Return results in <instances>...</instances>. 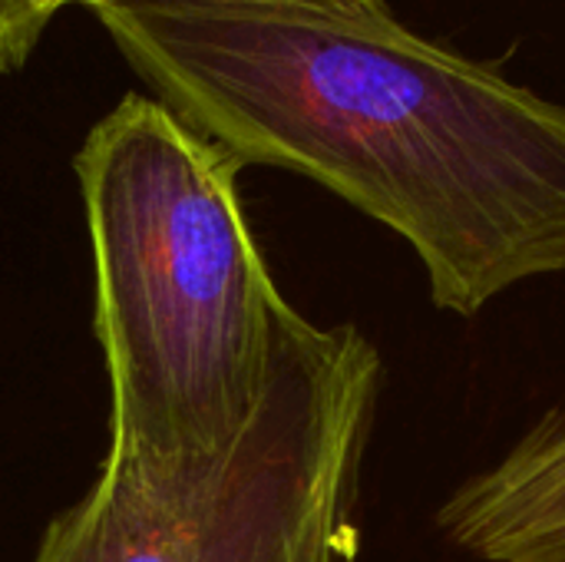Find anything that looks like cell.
Listing matches in <instances>:
<instances>
[{
  "instance_id": "6da1fadb",
  "label": "cell",
  "mask_w": 565,
  "mask_h": 562,
  "mask_svg": "<svg viewBox=\"0 0 565 562\" xmlns=\"http://www.w3.org/2000/svg\"><path fill=\"white\" fill-rule=\"evenodd\" d=\"M93 13L199 136L401 235L437 308L477 318L523 282L565 275V103L404 30L391 10L109 0Z\"/></svg>"
},
{
  "instance_id": "7a4b0ae2",
  "label": "cell",
  "mask_w": 565,
  "mask_h": 562,
  "mask_svg": "<svg viewBox=\"0 0 565 562\" xmlns=\"http://www.w3.org/2000/svg\"><path fill=\"white\" fill-rule=\"evenodd\" d=\"M93 248V331L109 374V460L222 454L255 414L288 308L225 149L146 96L73 156Z\"/></svg>"
},
{
  "instance_id": "3957f363",
  "label": "cell",
  "mask_w": 565,
  "mask_h": 562,
  "mask_svg": "<svg viewBox=\"0 0 565 562\" xmlns=\"http://www.w3.org/2000/svg\"><path fill=\"white\" fill-rule=\"evenodd\" d=\"M384 361L354 325L291 305L265 394L209 460H103L30 562H351Z\"/></svg>"
},
{
  "instance_id": "277c9868",
  "label": "cell",
  "mask_w": 565,
  "mask_h": 562,
  "mask_svg": "<svg viewBox=\"0 0 565 562\" xmlns=\"http://www.w3.org/2000/svg\"><path fill=\"white\" fill-rule=\"evenodd\" d=\"M437 530L483 562H565V407L467 477L437 510Z\"/></svg>"
},
{
  "instance_id": "5b68a950",
  "label": "cell",
  "mask_w": 565,
  "mask_h": 562,
  "mask_svg": "<svg viewBox=\"0 0 565 562\" xmlns=\"http://www.w3.org/2000/svg\"><path fill=\"white\" fill-rule=\"evenodd\" d=\"M46 23L26 0H0V73L20 70L40 43Z\"/></svg>"
},
{
  "instance_id": "8992f818",
  "label": "cell",
  "mask_w": 565,
  "mask_h": 562,
  "mask_svg": "<svg viewBox=\"0 0 565 562\" xmlns=\"http://www.w3.org/2000/svg\"><path fill=\"white\" fill-rule=\"evenodd\" d=\"M30 10L50 23L63 7L70 3H89V7H99V3H109V0H26ZM295 3H315V7H341V10H361V13H384L387 10V0H295Z\"/></svg>"
}]
</instances>
